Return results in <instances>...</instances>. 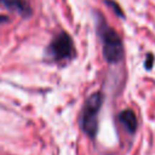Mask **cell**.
Returning a JSON list of instances; mask_svg holds the SVG:
<instances>
[{
  "instance_id": "6da1fadb",
  "label": "cell",
  "mask_w": 155,
  "mask_h": 155,
  "mask_svg": "<svg viewBox=\"0 0 155 155\" xmlns=\"http://www.w3.org/2000/svg\"><path fill=\"white\" fill-rule=\"evenodd\" d=\"M98 33L102 40L103 54L105 61L109 63H116L121 61V58L124 57V47L119 34L111 27L104 23V21H101V23L98 24Z\"/></svg>"
},
{
  "instance_id": "7a4b0ae2",
  "label": "cell",
  "mask_w": 155,
  "mask_h": 155,
  "mask_svg": "<svg viewBox=\"0 0 155 155\" xmlns=\"http://www.w3.org/2000/svg\"><path fill=\"white\" fill-rule=\"evenodd\" d=\"M103 96L99 92L92 93L85 102L81 114V127L87 136L93 138L98 130V114L102 107Z\"/></svg>"
},
{
  "instance_id": "3957f363",
  "label": "cell",
  "mask_w": 155,
  "mask_h": 155,
  "mask_svg": "<svg viewBox=\"0 0 155 155\" xmlns=\"http://www.w3.org/2000/svg\"><path fill=\"white\" fill-rule=\"evenodd\" d=\"M47 56L56 62L69 61L75 57V46L69 34L65 31H61L57 34L53 40L50 42L46 50Z\"/></svg>"
},
{
  "instance_id": "277c9868",
  "label": "cell",
  "mask_w": 155,
  "mask_h": 155,
  "mask_svg": "<svg viewBox=\"0 0 155 155\" xmlns=\"http://www.w3.org/2000/svg\"><path fill=\"white\" fill-rule=\"evenodd\" d=\"M119 121L121 122V125L126 128V131L128 133H134L137 127H138V121H137V116L136 114L131 110V109H125L119 114Z\"/></svg>"
},
{
  "instance_id": "5b68a950",
  "label": "cell",
  "mask_w": 155,
  "mask_h": 155,
  "mask_svg": "<svg viewBox=\"0 0 155 155\" xmlns=\"http://www.w3.org/2000/svg\"><path fill=\"white\" fill-rule=\"evenodd\" d=\"M4 2L8 7H12V8L19 11L24 16L30 15V7L28 6V4L24 0H4Z\"/></svg>"
},
{
  "instance_id": "8992f818",
  "label": "cell",
  "mask_w": 155,
  "mask_h": 155,
  "mask_svg": "<svg viewBox=\"0 0 155 155\" xmlns=\"http://www.w3.org/2000/svg\"><path fill=\"white\" fill-rule=\"evenodd\" d=\"M153 63H154V57H153L151 53H148V58L145 59V63H144L145 68H147V69H150V68L153 67Z\"/></svg>"
},
{
  "instance_id": "52a82bcc",
  "label": "cell",
  "mask_w": 155,
  "mask_h": 155,
  "mask_svg": "<svg viewBox=\"0 0 155 155\" xmlns=\"http://www.w3.org/2000/svg\"><path fill=\"white\" fill-rule=\"evenodd\" d=\"M1 1H2V2H4V0H0V2H1Z\"/></svg>"
}]
</instances>
